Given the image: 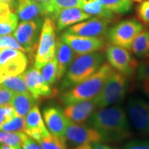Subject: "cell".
<instances>
[{
	"mask_svg": "<svg viewBox=\"0 0 149 149\" xmlns=\"http://www.w3.org/2000/svg\"><path fill=\"white\" fill-rule=\"evenodd\" d=\"M132 1H135V2H138V3H141V2L143 1V0H132Z\"/></svg>",
	"mask_w": 149,
	"mask_h": 149,
	"instance_id": "cell-45",
	"label": "cell"
},
{
	"mask_svg": "<svg viewBox=\"0 0 149 149\" xmlns=\"http://www.w3.org/2000/svg\"><path fill=\"white\" fill-rule=\"evenodd\" d=\"M63 139L65 143H69L74 146L102 142L101 135L91 125L88 126L70 121L66 125Z\"/></svg>",
	"mask_w": 149,
	"mask_h": 149,
	"instance_id": "cell-11",
	"label": "cell"
},
{
	"mask_svg": "<svg viewBox=\"0 0 149 149\" xmlns=\"http://www.w3.org/2000/svg\"><path fill=\"white\" fill-rule=\"evenodd\" d=\"M56 23L57 31H62L70 25L91 18V15L85 13L80 8H68L59 10L51 15Z\"/></svg>",
	"mask_w": 149,
	"mask_h": 149,
	"instance_id": "cell-16",
	"label": "cell"
},
{
	"mask_svg": "<svg viewBox=\"0 0 149 149\" xmlns=\"http://www.w3.org/2000/svg\"><path fill=\"white\" fill-rule=\"evenodd\" d=\"M41 6L44 16H51L52 13V2L53 0H33Z\"/></svg>",
	"mask_w": 149,
	"mask_h": 149,
	"instance_id": "cell-36",
	"label": "cell"
},
{
	"mask_svg": "<svg viewBox=\"0 0 149 149\" xmlns=\"http://www.w3.org/2000/svg\"><path fill=\"white\" fill-rule=\"evenodd\" d=\"M103 5L116 14H125L133 7L132 0H100Z\"/></svg>",
	"mask_w": 149,
	"mask_h": 149,
	"instance_id": "cell-26",
	"label": "cell"
},
{
	"mask_svg": "<svg viewBox=\"0 0 149 149\" xmlns=\"http://www.w3.org/2000/svg\"><path fill=\"white\" fill-rule=\"evenodd\" d=\"M18 17L10 5L0 3V36L11 34L17 27Z\"/></svg>",
	"mask_w": 149,
	"mask_h": 149,
	"instance_id": "cell-19",
	"label": "cell"
},
{
	"mask_svg": "<svg viewBox=\"0 0 149 149\" xmlns=\"http://www.w3.org/2000/svg\"><path fill=\"white\" fill-rule=\"evenodd\" d=\"M88 121L101 135L103 142L119 143L132 136L128 116L120 106L100 108L91 114Z\"/></svg>",
	"mask_w": 149,
	"mask_h": 149,
	"instance_id": "cell-1",
	"label": "cell"
},
{
	"mask_svg": "<svg viewBox=\"0 0 149 149\" xmlns=\"http://www.w3.org/2000/svg\"><path fill=\"white\" fill-rule=\"evenodd\" d=\"M60 38L68 44L76 55L100 52L105 47V41L102 37H83L65 32Z\"/></svg>",
	"mask_w": 149,
	"mask_h": 149,
	"instance_id": "cell-13",
	"label": "cell"
},
{
	"mask_svg": "<svg viewBox=\"0 0 149 149\" xmlns=\"http://www.w3.org/2000/svg\"><path fill=\"white\" fill-rule=\"evenodd\" d=\"M144 29L143 23L136 18H128L118 22L107 32L109 42L130 50L134 38Z\"/></svg>",
	"mask_w": 149,
	"mask_h": 149,
	"instance_id": "cell-6",
	"label": "cell"
},
{
	"mask_svg": "<svg viewBox=\"0 0 149 149\" xmlns=\"http://www.w3.org/2000/svg\"><path fill=\"white\" fill-rule=\"evenodd\" d=\"M15 148H16V149H22V148L21 145H20V146H17V147H15Z\"/></svg>",
	"mask_w": 149,
	"mask_h": 149,
	"instance_id": "cell-44",
	"label": "cell"
},
{
	"mask_svg": "<svg viewBox=\"0 0 149 149\" xmlns=\"http://www.w3.org/2000/svg\"><path fill=\"white\" fill-rule=\"evenodd\" d=\"M121 149H149V139H133L126 143Z\"/></svg>",
	"mask_w": 149,
	"mask_h": 149,
	"instance_id": "cell-34",
	"label": "cell"
},
{
	"mask_svg": "<svg viewBox=\"0 0 149 149\" xmlns=\"http://www.w3.org/2000/svg\"><path fill=\"white\" fill-rule=\"evenodd\" d=\"M42 149H68L63 138L56 137L52 133L38 142Z\"/></svg>",
	"mask_w": 149,
	"mask_h": 149,
	"instance_id": "cell-28",
	"label": "cell"
},
{
	"mask_svg": "<svg viewBox=\"0 0 149 149\" xmlns=\"http://www.w3.org/2000/svg\"><path fill=\"white\" fill-rule=\"evenodd\" d=\"M0 149H16L15 147H13L11 145H8V144H4L2 143L0 145Z\"/></svg>",
	"mask_w": 149,
	"mask_h": 149,
	"instance_id": "cell-43",
	"label": "cell"
},
{
	"mask_svg": "<svg viewBox=\"0 0 149 149\" xmlns=\"http://www.w3.org/2000/svg\"><path fill=\"white\" fill-rule=\"evenodd\" d=\"M21 146L22 149H42L41 145L38 143L37 141L28 137L27 134L22 139Z\"/></svg>",
	"mask_w": 149,
	"mask_h": 149,
	"instance_id": "cell-35",
	"label": "cell"
},
{
	"mask_svg": "<svg viewBox=\"0 0 149 149\" xmlns=\"http://www.w3.org/2000/svg\"><path fill=\"white\" fill-rule=\"evenodd\" d=\"M81 9L91 16L95 15L98 17L104 18L110 22L115 18L114 13L105 8L100 0H85L82 4Z\"/></svg>",
	"mask_w": 149,
	"mask_h": 149,
	"instance_id": "cell-22",
	"label": "cell"
},
{
	"mask_svg": "<svg viewBox=\"0 0 149 149\" xmlns=\"http://www.w3.org/2000/svg\"><path fill=\"white\" fill-rule=\"evenodd\" d=\"M43 20L37 17L31 21L22 22L14 30L13 37L25 49L30 59L35 57Z\"/></svg>",
	"mask_w": 149,
	"mask_h": 149,
	"instance_id": "cell-7",
	"label": "cell"
},
{
	"mask_svg": "<svg viewBox=\"0 0 149 149\" xmlns=\"http://www.w3.org/2000/svg\"><path fill=\"white\" fill-rule=\"evenodd\" d=\"M140 82V89L149 99V80H141Z\"/></svg>",
	"mask_w": 149,
	"mask_h": 149,
	"instance_id": "cell-38",
	"label": "cell"
},
{
	"mask_svg": "<svg viewBox=\"0 0 149 149\" xmlns=\"http://www.w3.org/2000/svg\"><path fill=\"white\" fill-rule=\"evenodd\" d=\"M56 23L51 17H47L43 21L42 27L35 54L34 67L41 70L54 58L56 55Z\"/></svg>",
	"mask_w": 149,
	"mask_h": 149,
	"instance_id": "cell-5",
	"label": "cell"
},
{
	"mask_svg": "<svg viewBox=\"0 0 149 149\" xmlns=\"http://www.w3.org/2000/svg\"><path fill=\"white\" fill-rule=\"evenodd\" d=\"M92 148L93 149H114L112 147L106 145V144L101 143H95L91 144Z\"/></svg>",
	"mask_w": 149,
	"mask_h": 149,
	"instance_id": "cell-40",
	"label": "cell"
},
{
	"mask_svg": "<svg viewBox=\"0 0 149 149\" xmlns=\"http://www.w3.org/2000/svg\"><path fill=\"white\" fill-rule=\"evenodd\" d=\"M0 87L8 90L13 93L29 92L23 77V73L17 75H6L1 81Z\"/></svg>",
	"mask_w": 149,
	"mask_h": 149,
	"instance_id": "cell-25",
	"label": "cell"
},
{
	"mask_svg": "<svg viewBox=\"0 0 149 149\" xmlns=\"http://www.w3.org/2000/svg\"><path fill=\"white\" fill-rule=\"evenodd\" d=\"M114 71L115 70L109 63H103L100 69L88 79L62 93L60 96V101L68 105L75 102L95 99Z\"/></svg>",
	"mask_w": 149,
	"mask_h": 149,
	"instance_id": "cell-2",
	"label": "cell"
},
{
	"mask_svg": "<svg viewBox=\"0 0 149 149\" xmlns=\"http://www.w3.org/2000/svg\"><path fill=\"white\" fill-rule=\"evenodd\" d=\"M29 59L21 51L3 48L0 51V83L6 75L22 74L27 69Z\"/></svg>",
	"mask_w": 149,
	"mask_h": 149,
	"instance_id": "cell-9",
	"label": "cell"
},
{
	"mask_svg": "<svg viewBox=\"0 0 149 149\" xmlns=\"http://www.w3.org/2000/svg\"><path fill=\"white\" fill-rule=\"evenodd\" d=\"M7 121L5 113V104L0 106V127Z\"/></svg>",
	"mask_w": 149,
	"mask_h": 149,
	"instance_id": "cell-39",
	"label": "cell"
},
{
	"mask_svg": "<svg viewBox=\"0 0 149 149\" xmlns=\"http://www.w3.org/2000/svg\"><path fill=\"white\" fill-rule=\"evenodd\" d=\"M130 51L139 58L149 57V31L144 28L132 42Z\"/></svg>",
	"mask_w": 149,
	"mask_h": 149,
	"instance_id": "cell-23",
	"label": "cell"
},
{
	"mask_svg": "<svg viewBox=\"0 0 149 149\" xmlns=\"http://www.w3.org/2000/svg\"><path fill=\"white\" fill-rule=\"evenodd\" d=\"M104 61V55L98 52L76 55L70 65L65 77L61 85V90H69L88 79L100 69Z\"/></svg>",
	"mask_w": 149,
	"mask_h": 149,
	"instance_id": "cell-3",
	"label": "cell"
},
{
	"mask_svg": "<svg viewBox=\"0 0 149 149\" xmlns=\"http://www.w3.org/2000/svg\"><path fill=\"white\" fill-rule=\"evenodd\" d=\"M128 77L114 71L104 88L93 100L97 108H104L119 104L124 100L128 90Z\"/></svg>",
	"mask_w": 149,
	"mask_h": 149,
	"instance_id": "cell-4",
	"label": "cell"
},
{
	"mask_svg": "<svg viewBox=\"0 0 149 149\" xmlns=\"http://www.w3.org/2000/svg\"><path fill=\"white\" fill-rule=\"evenodd\" d=\"M39 102L31 95L27 93H14L10 104L13 107L16 113L19 116L25 117L30 109Z\"/></svg>",
	"mask_w": 149,
	"mask_h": 149,
	"instance_id": "cell-21",
	"label": "cell"
},
{
	"mask_svg": "<svg viewBox=\"0 0 149 149\" xmlns=\"http://www.w3.org/2000/svg\"><path fill=\"white\" fill-rule=\"evenodd\" d=\"M138 20L144 25H149V0L142 1L137 7Z\"/></svg>",
	"mask_w": 149,
	"mask_h": 149,
	"instance_id": "cell-32",
	"label": "cell"
},
{
	"mask_svg": "<svg viewBox=\"0 0 149 149\" xmlns=\"http://www.w3.org/2000/svg\"><path fill=\"white\" fill-rule=\"evenodd\" d=\"M15 11L22 22L31 21L44 16L41 6L33 0H17Z\"/></svg>",
	"mask_w": 149,
	"mask_h": 149,
	"instance_id": "cell-20",
	"label": "cell"
},
{
	"mask_svg": "<svg viewBox=\"0 0 149 149\" xmlns=\"http://www.w3.org/2000/svg\"><path fill=\"white\" fill-rule=\"evenodd\" d=\"M111 22L100 17H93L88 21L83 22L70 27L66 32L83 37H100L106 34L109 30V24Z\"/></svg>",
	"mask_w": 149,
	"mask_h": 149,
	"instance_id": "cell-14",
	"label": "cell"
},
{
	"mask_svg": "<svg viewBox=\"0 0 149 149\" xmlns=\"http://www.w3.org/2000/svg\"><path fill=\"white\" fill-rule=\"evenodd\" d=\"M13 94V92L0 87V106L10 103Z\"/></svg>",
	"mask_w": 149,
	"mask_h": 149,
	"instance_id": "cell-37",
	"label": "cell"
},
{
	"mask_svg": "<svg viewBox=\"0 0 149 149\" xmlns=\"http://www.w3.org/2000/svg\"><path fill=\"white\" fill-rule=\"evenodd\" d=\"M136 74L137 79L139 81L149 80V57H147L141 63H139L136 70Z\"/></svg>",
	"mask_w": 149,
	"mask_h": 149,
	"instance_id": "cell-33",
	"label": "cell"
},
{
	"mask_svg": "<svg viewBox=\"0 0 149 149\" xmlns=\"http://www.w3.org/2000/svg\"><path fill=\"white\" fill-rule=\"evenodd\" d=\"M23 77L28 91L38 102L46 99H53L59 95L57 89L48 85L43 80L40 70L34 66L23 73Z\"/></svg>",
	"mask_w": 149,
	"mask_h": 149,
	"instance_id": "cell-12",
	"label": "cell"
},
{
	"mask_svg": "<svg viewBox=\"0 0 149 149\" xmlns=\"http://www.w3.org/2000/svg\"><path fill=\"white\" fill-rule=\"evenodd\" d=\"M42 113L44 123L48 131L52 135L63 138L69 120L65 118L61 109L56 106L46 107Z\"/></svg>",
	"mask_w": 149,
	"mask_h": 149,
	"instance_id": "cell-15",
	"label": "cell"
},
{
	"mask_svg": "<svg viewBox=\"0 0 149 149\" xmlns=\"http://www.w3.org/2000/svg\"><path fill=\"white\" fill-rule=\"evenodd\" d=\"M2 50V46H1V44H0V51Z\"/></svg>",
	"mask_w": 149,
	"mask_h": 149,
	"instance_id": "cell-46",
	"label": "cell"
},
{
	"mask_svg": "<svg viewBox=\"0 0 149 149\" xmlns=\"http://www.w3.org/2000/svg\"><path fill=\"white\" fill-rule=\"evenodd\" d=\"M85 0H53L52 2V13L59 10L68 8H81L82 4Z\"/></svg>",
	"mask_w": 149,
	"mask_h": 149,
	"instance_id": "cell-30",
	"label": "cell"
},
{
	"mask_svg": "<svg viewBox=\"0 0 149 149\" xmlns=\"http://www.w3.org/2000/svg\"><path fill=\"white\" fill-rule=\"evenodd\" d=\"M25 127V118L16 114L14 117L4 123L0 127V129L7 132H24Z\"/></svg>",
	"mask_w": 149,
	"mask_h": 149,
	"instance_id": "cell-29",
	"label": "cell"
},
{
	"mask_svg": "<svg viewBox=\"0 0 149 149\" xmlns=\"http://www.w3.org/2000/svg\"><path fill=\"white\" fill-rule=\"evenodd\" d=\"M56 52L58 67L57 79L60 80L65 74L66 70L69 68L70 65L71 64L76 55L69 45L63 42L61 38H56Z\"/></svg>",
	"mask_w": 149,
	"mask_h": 149,
	"instance_id": "cell-18",
	"label": "cell"
},
{
	"mask_svg": "<svg viewBox=\"0 0 149 149\" xmlns=\"http://www.w3.org/2000/svg\"><path fill=\"white\" fill-rule=\"evenodd\" d=\"M130 122L141 135H149V102L139 96H133L127 104Z\"/></svg>",
	"mask_w": 149,
	"mask_h": 149,
	"instance_id": "cell-10",
	"label": "cell"
},
{
	"mask_svg": "<svg viewBox=\"0 0 149 149\" xmlns=\"http://www.w3.org/2000/svg\"><path fill=\"white\" fill-rule=\"evenodd\" d=\"M0 44L3 48H12V49L21 51L22 52H26L23 47L17 41L16 38L11 34L0 36Z\"/></svg>",
	"mask_w": 149,
	"mask_h": 149,
	"instance_id": "cell-31",
	"label": "cell"
},
{
	"mask_svg": "<svg viewBox=\"0 0 149 149\" xmlns=\"http://www.w3.org/2000/svg\"><path fill=\"white\" fill-rule=\"evenodd\" d=\"M96 108L94 100H82L65 105L63 113L70 122L83 123L95 111Z\"/></svg>",
	"mask_w": 149,
	"mask_h": 149,
	"instance_id": "cell-17",
	"label": "cell"
},
{
	"mask_svg": "<svg viewBox=\"0 0 149 149\" xmlns=\"http://www.w3.org/2000/svg\"><path fill=\"white\" fill-rule=\"evenodd\" d=\"M0 3H6L10 5L12 8H13L15 9L16 8L17 0H0Z\"/></svg>",
	"mask_w": 149,
	"mask_h": 149,
	"instance_id": "cell-41",
	"label": "cell"
},
{
	"mask_svg": "<svg viewBox=\"0 0 149 149\" xmlns=\"http://www.w3.org/2000/svg\"><path fill=\"white\" fill-rule=\"evenodd\" d=\"M73 149H93L91 144H82L80 146H77L76 148Z\"/></svg>",
	"mask_w": 149,
	"mask_h": 149,
	"instance_id": "cell-42",
	"label": "cell"
},
{
	"mask_svg": "<svg viewBox=\"0 0 149 149\" xmlns=\"http://www.w3.org/2000/svg\"><path fill=\"white\" fill-rule=\"evenodd\" d=\"M42 76L48 85H52L58 81L57 74H58V67H57V60L56 57L50 61L47 64L45 65L42 68Z\"/></svg>",
	"mask_w": 149,
	"mask_h": 149,
	"instance_id": "cell-27",
	"label": "cell"
},
{
	"mask_svg": "<svg viewBox=\"0 0 149 149\" xmlns=\"http://www.w3.org/2000/svg\"><path fill=\"white\" fill-rule=\"evenodd\" d=\"M105 52L109 63L118 72L128 77L136 73L139 63L127 49L110 43L106 46Z\"/></svg>",
	"mask_w": 149,
	"mask_h": 149,
	"instance_id": "cell-8",
	"label": "cell"
},
{
	"mask_svg": "<svg viewBox=\"0 0 149 149\" xmlns=\"http://www.w3.org/2000/svg\"><path fill=\"white\" fill-rule=\"evenodd\" d=\"M25 123H26V127L24 131H28V130H41L44 132L48 131V129L45 125V123L43 121L42 113L37 104L32 107L30 111L25 116Z\"/></svg>",
	"mask_w": 149,
	"mask_h": 149,
	"instance_id": "cell-24",
	"label": "cell"
}]
</instances>
